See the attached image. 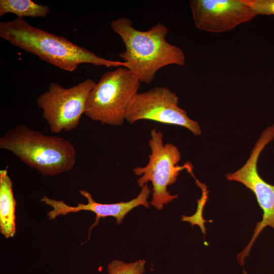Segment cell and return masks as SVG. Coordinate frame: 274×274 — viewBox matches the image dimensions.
Segmentation results:
<instances>
[{
	"label": "cell",
	"instance_id": "cell-1",
	"mask_svg": "<svg viewBox=\"0 0 274 274\" xmlns=\"http://www.w3.org/2000/svg\"><path fill=\"white\" fill-rule=\"evenodd\" d=\"M111 27L125 45V51L119 55L125 67L141 83H151L157 72L166 65L185 64L183 51L166 41L168 29L161 22L142 31L133 27L130 19L121 17L112 21Z\"/></svg>",
	"mask_w": 274,
	"mask_h": 274
},
{
	"label": "cell",
	"instance_id": "cell-2",
	"mask_svg": "<svg viewBox=\"0 0 274 274\" xmlns=\"http://www.w3.org/2000/svg\"><path fill=\"white\" fill-rule=\"evenodd\" d=\"M0 36L42 60L70 72L82 63L107 67L125 66L124 62L106 59L58 36L37 28L23 19L0 22Z\"/></svg>",
	"mask_w": 274,
	"mask_h": 274
},
{
	"label": "cell",
	"instance_id": "cell-3",
	"mask_svg": "<svg viewBox=\"0 0 274 274\" xmlns=\"http://www.w3.org/2000/svg\"><path fill=\"white\" fill-rule=\"evenodd\" d=\"M0 148L11 152L44 176L67 172L76 162V150L71 141L45 134L22 124L10 128L1 136Z\"/></svg>",
	"mask_w": 274,
	"mask_h": 274
},
{
	"label": "cell",
	"instance_id": "cell-4",
	"mask_svg": "<svg viewBox=\"0 0 274 274\" xmlns=\"http://www.w3.org/2000/svg\"><path fill=\"white\" fill-rule=\"evenodd\" d=\"M140 84L138 78L124 66L105 73L88 96L84 114L102 124L121 126Z\"/></svg>",
	"mask_w": 274,
	"mask_h": 274
},
{
	"label": "cell",
	"instance_id": "cell-5",
	"mask_svg": "<svg viewBox=\"0 0 274 274\" xmlns=\"http://www.w3.org/2000/svg\"><path fill=\"white\" fill-rule=\"evenodd\" d=\"M151 138L149 145L151 153L149 161L144 167L138 166L133 169L134 174L141 176L136 180L140 187L148 182H151L152 189L150 203L158 210H162L167 204L178 197L177 194L172 195L167 187L176 182L181 171L192 169L190 164L179 165L181 153L177 146L171 143L164 144L163 133L156 128L150 131Z\"/></svg>",
	"mask_w": 274,
	"mask_h": 274
},
{
	"label": "cell",
	"instance_id": "cell-6",
	"mask_svg": "<svg viewBox=\"0 0 274 274\" xmlns=\"http://www.w3.org/2000/svg\"><path fill=\"white\" fill-rule=\"evenodd\" d=\"M95 84L93 80L87 79L65 88L53 82L47 91L37 97V105L52 132L70 131L79 125L85 112L88 96Z\"/></svg>",
	"mask_w": 274,
	"mask_h": 274
},
{
	"label": "cell",
	"instance_id": "cell-7",
	"mask_svg": "<svg viewBox=\"0 0 274 274\" xmlns=\"http://www.w3.org/2000/svg\"><path fill=\"white\" fill-rule=\"evenodd\" d=\"M274 139V124L267 127L255 144L246 163L233 173L225 175L229 181L241 183L254 193L259 207L263 211L262 219L256 224L251 240L246 248L239 253L237 259L240 265L244 264L256 238L266 226L274 229V186L264 181L257 169L258 157L264 147Z\"/></svg>",
	"mask_w": 274,
	"mask_h": 274
},
{
	"label": "cell",
	"instance_id": "cell-8",
	"mask_svg": "<svg viewBox=\"0 0 274 274\" xmlns=\"http://www.w3.org/2000/svg\"><path fill=\"white\" fill-rule=\"evenodd\" d=\"M179 101L177 94L166 87H155L138 93L129 104L126 120L130 124L149 120L179 125L187 128L195 135H200L198 123L190 119L186 112L179 107Z\"/></svg>",
	"mask_w": 274,
	"mask_h": 274
},
{
	"label": "cell",
	"instance_id": "cell-9",
	"mask_svg": "<svg viewBox=\"0 0 274 274\" xmlns=\"http://www.w3.org/2000/svg\"><path fill=\"white\" fill-rule=\"evenodd\" d=\"M195 27L209 32L230 30L257 15L244 0H191Z\"/></svg>",
	"mask_w": 274,
	"mask_h": 274
},
{
	"label": "cell",
	"instance_id": "cell-10",
	"mask_svg": "<svg viewBox=\"0 0 274 274\" xmlns=\"http://www.w3.org/2000/svg\"><path fill=\"white\" fill-rule=\"evenodd\" d=\"M79 192L87 199V203H79L76 207H71L67 205L63 200L53 199L50 202L53 210L50 211L49 214L52 218L55 219L59 215L65 216L70 213H77L81 211L93 212L96 215V221L90 227L89 236L91 229L98 224L101 218L114 217L116 219V223L120 224L126 215L133 208L141 205L149 208L147 198L151 193V190L147 184L142 187L136 197L127 202L115 203H98L93 200L91 194L88 191L80 190Z\"/></svg>",
	"mask_w": 274,
	"mask_h": 274
},
{
	"label": "cell",
	"instance_id": "cell-11",
	"mask_svg": "<svg viewBox=\"0 0 274 274\" xmlns=\"http://www.w3.org/2000/svg\"><path fill=\"white\" fill-rule=\"evenodd\" d=\"M12 182L7 169L0 170V231L6 238L13 237L16 232V201Z\"/></svg>",
	"mask_w": 274,
	"mask_h": 274
},
{
	"label": "cell",
	"instance_id": "cell-12",
	"mask_svg": "<svg viewBox=\"0 0 274 274\" xmlns=\"http://www.w3.org/2000/svg\"><path fill=\"white\" fill-rule=\"evenodd\" d=\"M50 13L49 6L38 4L31 0H0V16L8 13L17 18L24 17H46Z\"/></svg>",
	"mask_w": 274,
	"mask_h": 274
},
{
	"label": "cell",
	"instance_id": "cell-13",
	"mask_svg": "<svg viewBox=\"0 0 274 274\" xmlns=\"http://www.w3.org/2000/svg\"><path fill=\"white\" fill-rule=\"evenodd\" d=\"M146 262L139 259L133 262L126 263L122 260L115 259L107 266L108 274H143L145 271Z\"/></svg>",
	"mask_w": 274,
	"mask_h": 274
},
{
	"label": "cell",
	"instance_id": "cell-14",
	"mask_svg": "<svg viewBox=\"0 0 274 274\" xmlns=\"http://www.w3.org/2000/svg\"><path fill=\"white\" fill-rule=\"evenodd\" d=\"M257 15H274V0H244Z\"/></svg>",
	"mask_w": 274,
	"mask_h": 274
}]
</instances>
